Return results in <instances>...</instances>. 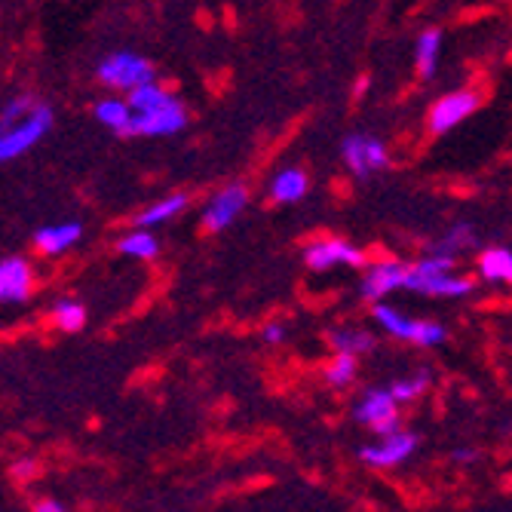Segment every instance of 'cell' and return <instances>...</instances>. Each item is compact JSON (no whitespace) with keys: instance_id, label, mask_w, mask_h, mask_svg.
Wrapping results in <instances>:
<instances>
[{"instance_id":"cell-1","label":"cell","mask_w":512,"mask_h":512,"mask_svg":"<svg viewBox=\"0 0 512 512\" xmlns=\"http://www.w3.org/2000/svg\"><path fill=\"white\" fill-rule=\"evenodd\" d=\"M50 129H53V108L46 105H37L25 120L13 126H4L0 129V163H10L28 154Z\"/></svg>"},{"instance_id":"cell-2","label":"cell","mask_w":512,"mask_h":512,"mask_svg":"<svg viewBox=\"0 0 512 512\" xmlns=\"http://www.w3.org/2000/svg\"><path fill=\"white\" fill-rule=\"evenodd\" d=\"M96 74L111 89H135L154 80V65L142 56L123 50V53H111L108 59H102Z\"/></svg>"},{"instance_id":"cell-3","label":"cell","mask_w":512,"mask_h":512,"mask_svg":"<svg viewBox=\"0 0 512 512\" xmlns=\"http://www.w3.org/2000/svg\"><path fill=\"white\" fill-rule=\"evenodd\" d=\"M353 417L362 427H368L371 433L390 436V433L399 430V402L393 399L390 390H371L356 402Z\"/></svg>"},{"instance_id":"cell-4","label":"cell","mask_w":512,"mask_h":512,"mask_svg":"<svg viewBox=\"0 0 512 512\" xmlns=\"http://www.w3.org/2000/svg\"><path fill=\"white\" fill-rule=\"evenodd\" d=\"M188 126V111L178 99L163 102L154 111H132V123L126 135H148V138H160V135H175Z\"/></svg>"},{"instance_id":"cell-5","label":"cell","mask_w":512,"mask_h":512,"mask_svg":"<svg viewBox=\"0 0 512 512\" xmlns=\"http://www.w3.org/2000/svg\"><path fill=\"white\" fill-rule=\"evenodd\" d=\"M414 451H417V436L396 430L390 436H381L375 445H365L359 457L375 470H393L399 463H405Z\"/></svg>"},{"instance_id":"cell-6","label":"cell","mask_w":512,"mask_h":512,"mask_svg":"<svg viewBox=\"0 0 512 512\" xmlns=\"http://www.w3.org/2000/svg\"><path fill=\"white\" fill-rule=\"evenodd\" d=\"M344 160L347 166L356 172V175H368V172H378L387 166V148L378 142V138H371V135H347L344 138Z\"/></svg>"},{"instance_id":"cell-7","label":"cell","mask_w":512,"mask_h":512,"mask_svg":"<svg viewBox=\"0 0 512 512\" xmlns=\"http://www.w3.org/2000/svg\"><path fill=\"white\" fill-rule=\"evenodd\" d=\"M31 295V267L25 258H0V304H25Z\"/></svg>"},{"instance_id":"cell-8","label":"cell","mask_w":512,"mask_h":512,"mask_svg":"<svg viewBox=\"0 0 512 512\" xmlns=\"http://www.w3.org/2000/svg\"><path fill=\"white\" fill-rule=\"evenodd\" d=\"M405 289H414L421 295H445V298H460V295H470L473 292V279H460L451 273H408L405 279Z\"/></svg>"},{"instance_id":"cell-9","label":"cell","mask_w":512,"mask_h":512,"mask_svg":"<svg viewBox=\"0 0 512 512\" xmlns=\"http://www.w3.org/2000/svg\"><path fill=\"white\" fill-rule=\"evenodd\" d=\"M246 209V188H240V184H230V188L218 191L206 212H203V224L209 230H224L227 224H234V218Z\"/></svg>"},{"instance_id":"cell-10","label":"cell","mask_w":512,"mask_h":512,"mask_svg":"<svg viewBox=\"0 0 512 512\" xmlns=\"http://www.w3.org/2000/svg\"><path fill=\"white\" fill-rule=\"evenodd\" d=\"M83 240V224L80 221H59L50 227H40L34 234V246L43 255H62L71 246H77Z\"/></svg>"},{"instance_id":"cell-11","label":"cell","mask_w":512,"mask_h":512,"mask_svg":"<svg viewBox=\"0 0 512 512\" xmlns=\"http://www.w3.org/2000/svg\"><path fill=\"white\" fill-rule=\"evenodd\" d=\"M476 96L473 92H451V96H445L433 111H430V126L433 132H448L451 126H457L463 117H470L476 111Z\"/></svg>"},{"instance_id":"cell-12","label":"cell","mask_w":512,"mask_h":512,"mask_svg":"<svg viewBox=\"0 0 512 512\" xmlns=\"http://www.w3.org/2000/svg\"><path fill=\"white\" fill-rule=\"evenodd\" d=\"M408 273H411V267L396 264V261H387V264L371 267V270L365 273V279H362V295H365V298H384L387 292L405 286Z\"/></svg>"},{"instance_id":"cell-13","label":"cell","mask_w":512,"mask_h":512,"mask_svg":"<svg viewBox=\"0 0 512 512\" xmlns=\"http://www.w3.org/2000/svg\"><path fill=\"white\" fill-rule=\"evenodd\" d=\"M365 258L359 249H353L350 243L344 240H329V243H316L307 249V267L313 270H329L335 264H350V267H359Z\"/></svg>"},{"instance_id":"cell-14","label":"cell","mask_w":512,"mask_h":512,"mask_svg":"<svg viewBox=\"0 0 512 512\" xmlns=\"http://www.w3.org/2000/svg\"><path fill=\"white\" fill-rule=\"evenodd\" d=\"M375 319L384 325V329H387L393 338L421 344V332H424V322H421V319L402 316L399 310H393V307H387V304H378V307H375Z\"/></svg>"},{"instance_id":"cell-15","label":"cell","mask_w":512,"mask_h":512,"mask_svg":"<svg viewBox=\"0 0 512 512\" xmlns=\"http://www.w3.org/2000/svg\"><path fill=\"white\" fill-rule=\"evenodd\" d=\"M184 206H188V197H184V194H172V197H166V200H160V203L148 206L142 215L135 218V224L151 230V227L166 224V221H172L175 215H181V212H184Z\"/></svg>"},{"instance_id":"cell-16","label":"cell","mask_w":512,"mask_h":512,"mask_svg":"<svg viewBox=\"0 0 512 512\" xmlns=\"http://www.w3.org/2000/svg\"><path fill=\"white\" fill-rule=\"evenodd\" d=\"M270 194L273 200L279 203H295L307 194V175L298 172V169H286V172H279L270 184Z\"/></svg>"},{"instance_id":"cell-17","label":"cell","mask_w":512,"mask_h":512,"mask_svg":"<svg viewBox=\"0 0 512 512\" xmlns=\"http://www.w3.org/2000/svg\"><path fill=\"white\" fill-rule=\"evenodd\" d=\"M96 120L120 135L129 132V123H132V105L129 102H120V99H105L96 105Z\"/></svg>"},{"instance_id":"cell-18","label":"cell","mask_w":512,"mask_h":512,"mask_svg":"<svg viewBox=\"0 0 512 512\" xmlns=\"http://www.w3.org/2000/svg\"><path fill=\"white\" fill-rule=\"evenodd\" d=\"M120 255H126V258H154L157 252H160V243H157V237L151 234L148 227H138V230H132V234H126L123 240H120Z\"/></svg>"},{"instance_id":"cell-19","label":"cell","mask_w":512,"mask_h":512,"mask_svg":"<svg viewBox=\"0 0 512 512\" xmlns=\"http://www.w3.org/2000/svg\"><path fill=\"white\" fill-rule=\"evenodd\" d=\"M439 46H442V34L436 28H430V31H424L421 37H417L414 62H417V71H421V77H433L436 59H439Z\"/></svg>"},{"instance_id":"cell-20","label":"cell","mask_w":512,"mask_h":512,"mask_svg":"<svg viewBox=\"0 0 512 512\" xmlns=\"http://www.w3.org/2000/svg\"><path fill=\"white\" fill-rule=\"evenodd\" d=\"M329 344L335 347V353L359 356V353H368L371 347H375V338H371L368 332H359V329H341V332L329 335Z\"/></svg>"},{"instance_id":"cell-21","label":"cell","mask_w":512,"mask_h":512,"mask_svg":"<svg viewBox=\"0 0 512 512\" xmlns=\"http://www.w3.org/2000/svg\"><path fill=\"white\" fill-rule=\"evenodd\" d=\"M172 96L166 89H160L154 80L151 83H142V86H135V89H129V105H132V111H154V108H160L163 102H169Z\"/></svg>"},{"instance_id":"cell-22","label":"cell","mask_w":512,"mask_h":512,"mask_svg":"<svg viewBox=\"0 0 512 512\" xmlns=\"http://www.w3.org/2000/svg\"><path fill=\"white\" fill-rule=\"evenodd\" d=\"M353 378H356V356H350V353H338L329 365H325V381H329V387H335V390L350 387Z\"/></svg>"},{"instance_id":"cell-23","label":"cell","mask_w":512,"mask_h":512,"mask_svg":"<svg viewBox=\"0 0 512 512\" xmlns=\"http://www.w3.org/2000/svg\"><path fill=\"white\" fill-rule=\"evenodd\" d=\"M479 264H482V276L485 279H503V283H512V252L488 249Z\"/></svg>"},{"instance_id":"cell-24","label":"cell","mask_w":512,"mask_h":512,"mask_svg":"<svg viewBox=\"0 0 512 512\" xmlns=\"http://www.w3.org/2000/svg\"><path fill=\"white\" fill-rule=\"evenodd\" d=\"M53 316H56V325L62 332H80L86 325V307L71 301V298H62L56 307H53Z\"/></svg>"},{"instance_id":"cell-25","label":"cell","mask_w":512,"mask_h":512,"mask_svg":"<svg viewBox=\"0 0 512 512\" xmlns=\"http://www.w3.org/2000/svg\"><path fill=\"white\" fill-rule=\"evenodd\" d=\"M430 387V371H417L414 378H399L390 384V393L396 402H414L417 396H424V390Z\"/></svg>"},{"instance_id":"cell-26","label":"cell","mask_w":512,"mask_h":512,"mask_svg":"<svg viewBox=\"0 0 512 512\" xmlns=\"http://www.w3.org/2000/svg\"><path fill=\"white\" fill-rule=\"evenodd\" d=\"M463 246H476V234L467 227V224H460V227H454L451 234L436 246V255H454L457 249H463Z\"/></svg>"},{"instance_id":"cell-27","label":"cell","mask_w":512,"mask_h":512,"mask_svg":"<svg viewBox=\"0 0 512 512\" xmlns=\"http://www.w3.org/2000/svg\"><path fill=\"white\" fill-rule=\"evenodd\" d=\"M37 108V102L31 96H16L4 105V111H0V126H13L19 120H25L31 111Z\"/></svg>"},{"instance_id":"cell-28","label":"cell","mask_w":512,"mask_h":512,"mask_svg":"<svg viewBox=\"0 0 512 512\" xmlns=\"http://www.w3.org/2000/svg\"><path fill=\"white\" fill-rule=\"evenodd\" d=\"M454 267V255H430L414 267V273H448Z\"/></svg>"},{"instance_id":"cell-29","label":"cell","mask_w":512,"mask_h":512,"mask_svg":"<svg viewBox=\"0 0 512 512\" xmlns=\"http://www.w3.org/2000/svg\"><path fill=\"white\" fill-rule=\"evenodd\" d=\"M261 335H264V341H267V344H283V341H286V325H279V322H267Z\"/></svg>"},{"instance_id":"cell-30","label":"cell","mask_w":512,"mask_h":512,"mask_svg":"<svg viewBox=\"0 0 512 512\" xmlns=\"http://www.w3.org/2000/svg\"><path fill=\"white\" fill-rule=\"evenodd\" d=\"M34 467H37V463H34V460H19V463H16V467H13V473H16L19 479H22V476L28 479V476L34 473Z\"/></svg>"},{"instance_id":"cell-31","label":"cell","mask_w":512,"mask_h":512,"mask_svg":"<svg viewBox=\"0 0 512 512\" xmlns=\"http://www.w3.org/2000/svg\"><path fill=\"white\" fill-rule=\"evenodd\" d=\"M34 512H68L62 503H56V500H40L37 506H34Z\"/></svg>"},{"instance_id":"cell-32","label":"cell","mask_w":512,"mask_h":512,"mask_svg":"<svg viewBox=\"0 0 512 512\" xmlns=\"http://www.w3.org/2000/svg\"><path fill=\"white\" fill-rule=\"evenodd\" d=\"M454 460L457 463H470V460H476V454L473 451H454Z\"/></svg>"}]
</instances>
